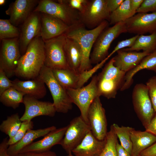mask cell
<instances>
[{
  "label": "cell",
  "instance_id": "6da1fadb",
  "mask_svg": "<svg viewBox=\"0 0 156 156\" xmlns=\"http://www.w3.org/2000/svg\"><path fill=\"white\" fill-rule=\"evenodd\" d=\"M45 57L44 41L40 36H38L30 42L20 57L15 75L27 79L37 77L44 65Z\"/></svg>",
  "mask_w": 156,
  "mask_h": 156
},
{
  "label": "cell",
  "instance_id": "7a4b0ae2",
  "mask_svg": "<svg viewBox=\"0 0 156 156\" xmlns=\"http://www.w3.org/2000/svg\"><path fill=\"white\" fill-rule=\"evenodd\" d=\"M109 24L108 21H105L93 29L88 30L80 26L70 29L65 34L67 37L76 40L81 48L82 60L79 73L92 68L90 60L92 49L98 36Z\"/></svg>",
  "mask_w": 156,
  "mask_h": 156
},
{
  "label": "cell",
  "instance_id": "3957f363",
  "mask_svg": "<svg viewBox=\"0 0 156 156\" xmlns=\"http://www.w3.org/2000/svg\"><path fill=\"white\" fill-rule=\"evenodd\" d=\"M114 62L113 57L97 75L99 95L107 99L115 98L118 90L124 83L126 74L115 66Z\"/></svg>",
  "mask_w": 156,
  "mask_h": 156
},
{
  "label": "cell",
  "instance_id": "277c9868",
  "mask_svg": "<svg viewBox=\"0 0 156 156\" xmlns=\"http://www.w3.org/2000/svg\"><path fill=\"white\" fill-rule=\"evenodd\" d=\"M33 12L44 13L58 18L71 29L84 26L80 21L79 12L72 9L61 0H39Z\"/></svg>",
  "mask_w": 156,
  "mask_h": 156
},
{
  "label": "cell",
  "instance_id": "5b68a950",
  "mask_svg": "<svg viewBox=\"0 0 156 156\" xmlns=\"http://www.w3.org/2000/svg\"><path fill=\"white\" fill-rule=\"evenodd\" d=\"M39 76L43 81L51 93L56 112L66 113L71 110L73 103L66 90L61 86L55 78L52 70L44 65Z\"/></svg>",
  "mask_w": 156,
  "mask_h": 156
},
{
  "label": "cell",
  "instance_id": "8992f818",
  "mask_svg": "<svg viewBox=\"0 0 156 156\" xmlns=\"http://www.w3.org/2000/svg\"><path fill=\"white\" fill-rule=\"evenodd\" d=\"M127 32L125 22L107 27L100 34L93 47L90 55L91 64H97L109 55L108 50L112 42L120 35Z\"/></svg>",
  "mask_w": 156,
  "mask_h": 156
},
{
  "label": "cell",
  "instance_id": "52a82bcc",
  "mask_svg": "<svg viewBox=\"0 0 156 156\" xmlns=\"http://www.w3.org/2000/svg\"><path fill=\"white\" fill-rule=\"evenodd\" d=\"M65 34L44 41V65L51 69L69 68L64 51Z\"/></svg>",
  "mask_w": 156,
  "mask_h": 156
},
{
  "label": "cell",
  "instance_id": "ba28073f",
  "mask_svg": "<svg viewBox=\"0 0 156 156\" xmlns=\"http://www.w3.org/2000/svg\"><path fill=\"white\" fill-rule=\"evenodd\" d=\"M66 91L72 103L79 108L80 116L88 123L87 114L89 108L95 98L99 96L97 86V75L93 77L87 85L77 89H68Z\"/></svg>",
  "mask_w": 156,
  "mask_h": 156
},
{
  "label": "cell",
  "instance_id": "9c48e42d",
  "mask_svg": "<svg viewBox=\"0 0 156 156\" xmlns=\"http://www.w3.org/2000/svg\"><path fill=\"white\" fill-rule=\"evenodd\" d=\"M132 99L135 111L146 129L154 116L155 112L146 85L136 84L133 90Z\"/></svg>",
  "mask_w": 156,
  "mask_h": 156
},
{
  "label": "cell",
  "instance_id": "30bf717a",
  "mask_svg": "<svg viewBox=\"0 0 156 156\" xmlns=\"http://www.w3.org/2000/svg\"><path fill=\"white\" fill-rule=\"evenodd\" d=\"M79 14L81 23L90 29L95 28L105 21L109 22L110 14L106 0H87L83 10Z\"/></svg>",
  "mask_w": 156,
  "mask_h": 156
},
{
  "label": "cell",
  "instance_id": "8fae6325",
  "mask_svg": "<svg viewBox=\"0 0 156 156\" xmlns=\"http://www.w3.org/2000/svg\"><path fill=\"white\" fill-rule=\"evenodd\" d=\"M21 55L18 38L1 40L0 69L4 71L8 78L15 75V71Z\"/></svg>",
  "mask_w": 156,
  "mask_h": 156
},
{
  "label": "cell",
  "instance_id": "7c38bea8",
  "mask_svg": "<svg viewBox=\"0 0 156 156\" xmlns=\"http://www.w3.org/2000/svg\"><path fill=\"white\" fill-rule=\"evenodd\" d=\"M91 131L89 125L80 115L74 118L67 128L60 144L67 154L80 144Z\"/></svg>",
  "mask_w": 156,
  "mask_h": 156
},
{
  "label": "cell",
  "instance_id": "4fadbf2b",
  "mask_svg": "<svg viewBox=\"0 0 156 156\" xmlns=\"http://www.w3.org/2000/svg\"><path fill=\"white\" fill-rule=\"evenodd\" d=\"M97 65L88 70L80 73H76L69 68L51 69L55 78L66 90L77 89L83 86L89 79L98 70Z\"/></svg>",
  "mask_w": 156,
  "mask_h": 156
},
{
  "label": "cell",
  "instance_id": "5bb4252c",
  "mask_svg": "<svg viewBox=\"0 0 156 156\" xmlns=\"http://www.w3.org/2000/svg\"><path fill=\"white\" fill-rule=\"evenodd\" d=\"M99 96L96 97L88 109L87 118L91 131L98 139L104 140L107 131V123L105 110L102 106Z\"/></svg>",
  "mask_w": 156,
  "mask_h": 156
},
{
  "label": "cell",
  "instance_id": "9a60e30c",
  "mask_svg": "<svg viewBox=\"0 0 156 156\" xmlns=\"http://www.w3.org/2000/svg\"><path fill=\"white\" fill-rule=\"evenodd\" d=\"M41 21L40 13L33 12L21 25L18 38L21 55L25 52L27 47L35 38L40 36Z\"/></svg>",
  "mask_w": 156,
  "mask_h": 156
},
{
  "label": "cell",
  "instance_id": "2e32d148",
  "mask_svg": "<svg viewBox=\"0 0 156 156\" xmlns=\"http://www.w3.org/2000/svg\"><path fill=\"white\" fill-rule=\"evenodd\" d=\"M23 103L25 110L20 117L22 122L31 121L35 117L41 116L53 117L56 112L53 103L40 101L28 95L24 96Z\"/></svg>",
  "mask_w": 156,
  "mask_h": 156
},
{
  "label": "cell",
  "instance_id": "e0dca14e",
  "mask_svg": "<svg viewBox=\"0 0 156 156\" xmlns=\"http://www.w3.org/2000/svg\"><path fill=\"white\" fill-rule=\"evenodd\" d=\"M127 32L139 35L156 31V12L139 13L125 22Z\"/></svg>",
  "mask_w": 156,
  "mask_h": 156
},
{
  "label": "cell",
  "instance_id": "ac0fdd59",
  "mask_svg": "<svg viewBox=\"0 0 156 156\" xmlns=\"http://www.w3.org/2000/svg\"><path fill=\"white\" fill-rule=\"evenodd\" d=\"M38 0H16L10 4L5 13L16 27L22 24L30 15L38 3Z\"/></svg>",
  "mask_w": 156,
  "mask_h": 156
},
{
  "label": "cell",
  "instance_id": "d6986e66",
  "mask_svg": "<svg viewBox=\"0 0 156 156\" xmlns=\"http://www.w3.org/2000/svg\"><path fill=\"white\" fill-rule=\"evenodd\" d=\"M40 15V36L44 41L65 34L71 29L58 18L44 13Z\"/></svg>",
  "mask_w": 156,
  "mask_h": 156
},
{
  "label": "cell",
  "instance_id": "ffe728a7",
  "mask_svg": "<svg viewBox=\"0 0 156 156\" xmlns=\"http://www.w3.org/2000/svg\"><path fill=\"white\" fill-rule=\"evenodd\" d=\"M67 128V126L58 129L56 128L51 131L44 136L42 139L33 142L24 148L19 153L49 151L53 146L57 144H60Z\"/></svg>",
  "mask_w": 156,
  "mask_h": 156
},
{
  "label": "cell",
  "instance_id": "44dd1931",
  "mask_svg": "<svg viewBox=\"0 0 156 156\" xmlns=\"http://www.w3.org/2000/svg\"><path fill=\"white\" fill-rule=\"evenodd\" d=\"M105 144V139L100 140L90 131L72 151L75 156H100Z\"/></svg>",
  "mask_w": 156,
  "mask_h": 156
},
{
  "label": "cell",
  "instance_id": "7402d4cb",
  "mask_svg": "<svg viewBox=\"0 0 156 156\" xmlns=\"http://www.w3.org/2000/svg\"><path fill=\"white\" fill-rule=\"evenodd\" d=\"M114 57V65L126 73L136 66L142 60L151 53L146 52L125 51L120 50Z\"/></svg>",
  "mask_w": 156,
  "mask_h": 156
},
{
  "label": "cell",
  "instance_id": "603a6c76",
  "mask_svg": "<svg viewBox=\"0 0 156 156\" xmlns=\"http://www.w3.org/2000/svg\"><path fill=\"white\" fill-rule=\"evenodd\" d=\"M13 87L25 94L37 99L45 96L47 91L45 84L38 76L27 81H21L16 79L12 81Z\"/></svg>",
  "mask_w": 156,
  "mask_h": 156
},
{
  "label": "cell",
  "instance_id": "cb8c5ba5",
  "mask_svg": "<svg viewBox=\"0 0 156 156\" xmlns=\"http://www.w3.org/2000/svg\"><path fill=\"white\" fill-rule=\"evenodd\" d=\"M56 129V127L53 126L43 129L29 130L20 140L9 146L8 149V154L12 156H16L22 149L33 142L34 140L44 136Z\"/></svg>",
  "mask_w": 156,
  "mask_h": 156
},
{
  "label": "cell",
  "instance_id": "d4e9b609",
  "mask_svg": "<svg viewBox=\"0 0 156 156\" xmlns=\"http://www.w3.org/2000/svg\"><path fill=\"white\" fill-rule=\"evenodd\" d=\"M132 143L131 156H138L141 153L156 142V136L146 131L135 130L131 132Z\"/></svg>",
  "mask_w": 156,
  "mask_h": 156
},
{
  "label": "cell",
  "instance_id": "484cf974",
  "mask_svg": "<svg viewBox=\"0 0 156 156\" xmlns=\"http://www.w3.org/2000/svg\"><path fill=\"white\" fill-rule=\"evenodd\" d=\"M64 49L69 68L79 73L82 60V52L79 44L74 39L66 36Z\"/></svg>",
  "mask_w": 156,
  "mask_h": 156
},
{
  "label": "cell",
  "instance_id": "4316f807",
  "mask_svg": "<svg viewBox=\"0 0 156 156\" xmlns=\"http://www.w3.org/2000/svg\"><path fill=\"white\" fill-rule=\"evenodd\" d=\"M144 69L156 72V51L146 56L136 66L126 73L120 90L123 91L129 88L133 82L134 75L140 70Z\"/></svg>",
  "mask_w": 156,
  "mask_h": 156
},
{
  "label": "cell",
  "instance_id": "83f0119b",
  "mask_svg": "<svg viewBox=\"0 0 156 156\" xmlns=\"http://www.w3.org/2000/svg\"><path fill=\"white\" fill-rule=\"evenodd\" d=\"M121 50L125 51L142 50L149 53H153L156 51V31L148 35H139L132 47Z\"/></svg>",
  "mask_w": 156,
  "mask_h": 156
},
{
  "label": "cell",
  "instance_id": "f1b7e54d",
  "mask_svg": "<svg viewBox=\"0 0 156 156\" xmlns=\"http://www.w3.org/2000/svg\"><path fill=\"white\" fill-rule=\"evenodd\" d=\"M130 5V0H124L119 7L110 13L109 22L111 25L125 22L135 14Z\"/></svg>",
  "mask_w": 156,
  "mask_h": 156
},
{
  "label": "cell",
  "instance_id": "f546056e",
  "mask_svg": "<svg viewBox=\"0 0 156 156\" xmlns=\"http://www.w3.org/2000/svg\"><path fill=\"white\" fill-rule=\"evenodd\" d=\"M25 95L24 93L12 87L0 95V101L5 106L15 109L21 103H23Z\"/></svg>",
  "mask_w": 156,
  "mask_h": 156
},
{
  "label": "cell",
  "instance_id": "4dcf8cb0",
  "mask_svg": "<svg viewBox=\"0 0 156 156\" xmlns=\"http://www.w3.org/2000/svg\"><path fill=\"white\" fill-rule=\"evenodd\" d=\"M22 122L18 113L13 114L2 121L0 125V130L11 138L15 135Z\"/></svg>",
  "mask_w": 156,
  "mask_h": 156
},
{
  "label": "cell",
  "instance_id": "1f68e13d",
  "mask_svg": "<svg viewBox=\"0 0 156 156\" xmlns=\"http://www.w3.org/2000/svg\"><path fill=\"white\" fill-rule=\"evenodd\" d=\"M115 132L119 139L120 144L131 155L132 143L131 138V132L134 129L129 127L119 126L117 124L112 125Z\"/></svg>",
  "mask_w": 156,
  "mask_h": 156
},
{
  "label": "cell",
  "instance_id": "d6a6232c",
  "mask_svg": "<svg viewBox=\"0 0 156 156\" xmlns=\"http://www.w3.org/2000/svg\"><path fill=\"white\" fill-rule=\"evenodd\" d=\"M20 29L12 24L9 19H0V39L18 38Z\"/></svg>",
  "mask_w": 156,
  "mask_h": 156
},
{
  "label": "cell",
  "instance_id": "836d02e7",
  "mask_svg": "<svg viewBox=\"0 0 156 156\" xmlns=\"http://www.w3.org/2000/svg\"><path fill=\"white\" fill-rule=\"evenodd\" d=\"M117 138L112 125L105 138V146L100 156H117L116 145Z\"/></svg>",
  "mask_w": 156,
  "mask_h": 156
},
{
  "label": "cell",
  "instance_id": "e575fe53",
  "mask_svg": "<svg viewBox=\"0 0 156 156\" xmlns=\"http://www.w3.org/2000/svg\"><path fill=\"white\" fill-rule=\"evenodd\" d=\"M34 123L32 121L22 122L21 125L15 135L11 138H9L8 144L9 146L14 144L20 140L25 135L27 131L32 129Z\"/></svg>",
  "mask_w": 156,
  "mask_h": 156
},
{
  "label": "cell",
  "instance_id": "d590c367",
  "mask_svg": "<svg viewBox=\"0 0 156 156\" xmlns=\"http://www.w3.org/2000/svg\"><path fill=\"white\" fill-rule=\"evenodd\" d=\"M155 112L156 113V76L150 78L146 84Z\"/></svg>",
  "mask_w": 156,
  "mask_h": 156
},
{
  "label": "cell",
  "instance_id": "8d00e7d4",
  "mask_svg": "<svg viewBox=\"0 0 156 156\" xmlns=\"http://www.w3.org/2000/svg\"><path fill=\"white\" fill-rule=\"evenodd\" d=\"M139 36V35H136L131 38L119 42L112 51L109 54L107 57L109 59L118 51L124 49L125 47L129 48L132 47Z\"/></svg>",
  "mask_w": 156,
  "mask_h": 156
},
{
  "label": "cell",
  "instance_id": "74e56055",
  "mask_svg": "<svg viewBox=\"0 0 156 156\" xmlns=\"http://www.w3.org/2000/svg\"><path fill=\"white\" fill-rule=\"evenodd\" d=\"M156 12V0H144L136 13Z\"/></svg>",
  "mask_w": 156,
  "mask_h": 156
},
{
  "label": "cell",
  "instance_id": "f35d334b",
  "mask_svg": "<svg viewBox=\"0 0 156 156\" xmlns=\"http://www.w3.org/2000/svg\"><path fill=\"white\" fill-rule=\"evenodd\" d=\"M12 87H13L12 81L10 80L4 71L0 69V95Z\"/></svg>",
  "mask_w": 156,
  "mask_h": 156
},
{
  "label": "cell",
  "instance_id": "ab89813d",
  "mask_svg": "<svg viewBox=\"0 0 156 156\" xmlns=\"http://www.w3.org/2000/svg\"><path fill=\"white\" fill-rule=\"evenodd\" d=\"M72 9L81 12L83 10L87 0H61Z\"/></svg>",
  "mask_w": 156,
  "mask_h": 156
},
{
  "label": "cell",
  "instance_id": "60d3db41",
  "mask_svg": "<svg viewBox=\"0 0 156 156\" xmlns=\"http://www.w3.org/2000/svg\"><path fill=\"white\" fill-rule=\"evenodd\" d=\"M16 156H57V155L54 152L49 150L44 152H31L20 153Z\"/></svg>",
  "mask_w": 156,
  "mask_h": 156
},
{
  "label": "cell",
  "instance_id": "b9f144b4",
  "mask_svg": "<svg viewBox=\"0 0 156 156\" xmlns=\"http://www.w3.org/2000/svg\"><path fill=\"white\" fill-rule=\"evenodd\" d=\"M124 0H106L107 9L111 13L116 10Z\"/></svg>",
  "mask_w": 156,
  "mask_h": 156
},
{
  "label": "cell",
  "instance_id": "7bdbcfd3",
  "mask_svg": "<svg viewBox=\"0 0 156 156\" xmlns=\"http://www.w3.org/2000/svg\"><path fill=\"white\" fill-rule=\"evenodd\" d=\"M8 137L4 138L0 144V156H12L8 153L9 146L8 144Z\"/></svg>",
  "mask_w": 156,
  "mask_h": 156
},
{
  "label": "cell",
  "instance_id": "ee69618b",
  "mask_svg": "<svg viewBox=\"0 0 156 156\" xmlns=\"http://www.w3.org/2000/svg\"><path fill=\"white\" fill-rule=\"evenodd\" d=\"M140 155L144 156H156V142L143 151Z\"/></svg>",
  "mask_w": 156,
  "mask_h": 156
},
{
  "label": "cell",
  "instance_id": "f6af8a7d",
  "mask_svg": "<svg viewBox=\"0 0 156 156\" xmlns=\"http://www.w3.org/2000/svg\"><path fill=\"white\" fill-rule=\"evenodd\" d=\"M145 129L146 131L156 136V114Z\"/></svg>",
  "mask_w": 156,
  "mask_h": 156
},
{
  "label": "cell",
  "instance_id": "bcb514c9",
  "mask_svg": "<svg viewBox=\"0 0 156 156\" xmlns=\"http://www.w3.org/2000/svg\"><path fill=\"white\" fill-rule=\"evenodd\" d=\"M117 156H131L118 141L116 145Z\"/></svg>",
  "mask_w": 156,
  "mask_h": 156
},
{
  "label": "cell",
  "instance_id": "7dc6e473",
  "mask_svg": "<svg viewBox=\"0 0 156 156\" xmlns=\"http://www.w3.org/2000/svg\"><path fill=\"white\" fill-rule=\"evenodd\" d=\"M144 0H130V5L131 9L136 13V11L140 7Z\"/></svg>",
  "mask_w": 156,
  "mask_h": 156
},
{
  "label": "cell",
  "instance_id": "c3c4849f",
  "mask_svg": "<svg viewBox=\"0 0 156 156\" xmlns=\"http://www.w3.org/2000/svg\"><path fill=\"white\" fill-rule=\"evenodd\" d=\"M5 2H6V1L5 0H0V5H2L4 4L5 3Z\"/></svg>",
  "mask_w": 156,
  "mask_h": 156
},
{
  "label": "cell",
  "instance_id": "681fc988",
  "mask_svg": "<svg viewBox=\"0 0 156 156\" xmlns=\"http://www.w3.org/2000/svg\"><path fill=\"white\" fill-rule=\"evenodd\" d=\"M67 156H75L74 155L72 154V153H70L68 154Z\"/></svg>",
  "mask_w": 156,
  "mask_h": 156
},
{
  "label": "cell",
  "instance_id": "f907efd6",
  "mask_svg": "<svg viewBox=\"0 0 156 156\" xmlns=\"http://www.w3.org/2000/svg\"><path fill=\"white\" fill-rule=\"evenodd\" d=\"M142 156V155H139V156Z\"/></svg>",
  "mask_w": 156,
  "mask_h": 156
}]
</instances>
